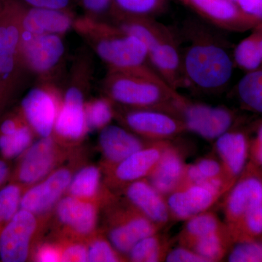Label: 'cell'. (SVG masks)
Masks as SVG:
<instances>
[{"instance_id": "e0dca14e", "label": "cell", "mask_w": 262, "mask_h": 262, "mask_svg": "<svg viewBox=\"0 0 262 262\" xmlns=\"http://www.w3.org/2000/svg\"><path fill=\"white\" fill-rule=\"evenodd\" d=\"M170 141H153L107 169L111 182L124 189L130 183L146 179L154 170Z\"/></svg>"}, {"instance_id": "2e32d148", "label": "cell", "mask_w": 262, "mask_h": 262, "mask_svg": "<svg viewBox=\"0 0 262 262\" xmlns=\"http://www.w3.org/2000/svg\"><path fill=\"white\" fill-rule=\"evenodd\" d=\"M72 177V170L67 168L52 172L46 178L26 189L20 201V209L37 216L48 213L67 192Z\"/></svg>"}, {"instance_id": "6da1fadb", "label": "cell", "mask_w": 262, "mask_h": 262, "mask_svg": "<svg viewBox=\"0 0 262 262\" xmlns=\"http://www.w3.org/2000/svg\"><path fill=\"white\" fill-rule=\"evenodd\" d=\"M210 26L198 20L183 26L180 38L186 46L182 47V69L186 88L216 92L232 78L234 60Z\"/></svg>"}, {"instance_id": "ba28073f", "label": "cell", "mask_w": 262, "mask_h": 262, "mask_svg": "<svg viewBox=\"0 0 262 262\" xmlns=\"http://www.w3.org/2000/svg\"><path fill=\"white\" fill-rule=\"evenodd\" d=\"M116 117L125 128L148 141H170L187 131L178 116L163 110L125 108L116 111Z\"/></svg>"}, {"instance_id": "44dd1931", "label": "cell", "mask_w": 262, "mask_h": 262, "mask_svg": "<svg viewBox=\"0 0 262 262\" xmlns=\"http://www.w3.org/2000/svg\"><path fill=\"white\" fill-rule=\"evenodd\" d=\"M100 131L99 146L107 169L153 142L117 125H108Z\"/></svg>"}, {"instance_id": "e575fe53", "label": "cell", "mask_w": 262, "mask_h": 262, "mask_svg": "<svg viewBox=\"0 0 262 262\" xmlns=\"http://www.w3.org/2000/svg\"><path fill=\"white\" fill-rule=\"evenodd\" d=\"M237 94L243 103L262 113V70L249 72L239 80Z\"/></svg>"}, {"instance_id": "d4e9b609", "label": "cell", "mask_w": 262, "mask_h": 262, "mask_svg": "<svg viewBox=\"0 0 262 262\" xmlns=\"http://www.w3.org/2000/svg\"><path fill=\"white\" fill-rule=\"evenodd\" d=\"M189 184H208L225 193L232 188L226 180L220 161L211 158H203L196 163L187 165L181 187Z\"/></svg>"}, {"instance_id": "7dc6e473", "label": "cell", "mask_w": 262, "mask_h": 262, "mask_svg": "<svg viewBox=\"0 0 262 262\" xmlns=\"http://www.w3.org/2000/svg\"><path fill=\"white\" fill-rule=\"evenodd\" d=\"M10 91V89L9 88L0 84V110H2L3 106H4L5 104L7 98H8V95H9Z\"/></svg>"}, {"instance_id": "d6986e66", "label": "cell", "mask_w": 262, "mask_h": 262, "mask_svg": "<svg viewBox=\"0 0 262 262\" xmlns=\"http://www.w3.org/2000/svg\"><path fill=\"white\" fill-rule=\"evenodd\" d=\"M95 201L70 194L61 198L56 206L58 222L75 237L92 236L98 222V206Z\"/></svg>"}, {"instance_id": "52a82bcc", "label": "cell", "mask_w": 262, "mask_h": 262, "mask_svg": "<svg viewBox=\"0 0 262 262\" xmlns=\"http://www.w3.org/2000/svg\"><path fill=\"white\" fill-rule=\"evenodd\" d=\"M175 115L191 131L207 140H215L230 130L233 124L232 112L223 106L195 103L179 94L174 103Z\"/></svg>"}, {"instance_id": "8fae6325", "label": "cell", "mask_w": 262, "mask_h": 262, "mask_svg": "<svg viewBox=\"0 0 262 262\" xmlns=\"http://www.w3.org/2000/svg\"><path fill=\"white\" fill-rule=\"evenodd\" d=\"M22 30L16 0H0V84L11 89L20 63Z\"/></svg>"}, {"instance_id": "83f0119b", "label": "cell", "mask_w": 262, "mask_h": 262, "mask_svg": "<svg viewBox=\"0 0 262 262\" xmlns=\"http://www.w3.org/2000/svg\"><path fill=\"white\" fill-rule=\"evenodd\" d=\"M232 236L227 225L196 241L191 249L204 257L208 262L223 259L232 242Z\"/></svg>"}, {"instance_id": "7402d4cb", "label": "cell", "mask_w": 262, "mask_h": 262, "mask_svg": "<svg viewBox=\"0 0 262 262\" xmlns=\"http://www.w3.org/2000/svg\"><path fill=\"white\" fill-rule=\"evenodd\" d=\"M186 167L181 151L170 141L146 179L162 195L167 196L182 185Z\"/></svg>"}, {"instance_id": "9a60e30c", "label": "cell", "mask_w": 262, "mask_h": 262, "mask_svg": "<svg viewBox=\"0 0 262 262\" xmlns=\"http://www.w3.org/2000/svg\"><path fill=\"white\" fill-rule=\"evenodd\" d=\"M225 194L222 189L208 184H189L165 198L171 220L187 221L208 211Z\"/></svg>"}, {"instance_id": "1f68e13d", "label": "cell", "mask_w": 262, "mask_h": 262, "mask_svg": "<svg viewBox=\"0 0 262 262\" xmlns=\"http://www.w3.org/2000/svg\"><path fill=\"white\" fill-rule=\"evenodd\" d=\"M27 187L10 182L0 189V234L20 209V201Z\"/></svg>"}, {"instance_id": "f1b7e54d", "label": "cell", "mask_w": 262, "mask_h": 262, "mask_svg": "<svg viewBox=\"0 0 262 262\" xmlns=\"http://www.w3.org/2000/svg\"><path fill=\"white\" fill-rule=\"evenodd\" d=\"M101 170L95 165L83 167L72 177L67 192L70 195L96 201L101 184Z\"/></svg>"}, {"instance_id": "f35d334b", "label": "cell", "mask_w": 262, "mask_h": 262, "mask_svg": "<svg viewBox=\"0 0 262 262\" xmlns=\"http://www.w3.org/2000/svg\"><path fill=\"white\" fill-rule=\"evenodd\" d=\"M84 11V15L92 18L103 19L110 15L113 0H77Z\"/></svg>"}, {"instance_id": "ffe728a7", "label": "cell", "mask_w": 262, "mask_h": 262, "mask_svg": "<svg viewBox=\"0 0 262 262\" xmlns=\"http://www.w3.org/2000/svg\"><path fill=\"white\" fill-rule=\"evenodd\" d=\"M123 190L129 204L162 228L172 220L166 198L158 192L147 179L130 183Z\"/></svg>"}, {"instance_id": "8d00e7d4", "label": "cell", "mask_w": 262, "mask_h": 262, "mask_svg": "<svg viewBox=\"0 0 262 262\" xmlns=\"http://www.w3.org/2000/svg\"><path fill=\"white\" fill-rule=\"evenodd\" d=\"M88 261L118 262L125 259L122 253L117 251L110 241L103 237L92 239L88 246Z\"/></svg>"}, {"instance_id": "7a4b0ae2", "label": "cell", "mask_w": 262, "mask_h": 262, "mask_svg": "<svg viewBox=\"0 0 262 262\" xmlns=\"http://www.w3.org/2000/svg\"><path fill=\"white\" fill-rule=\"evenodd\" d=\"M73 29L108 70L158 74L144 42L113 22L84 15L75 18Z\"/></svg>"}, {"instance_id": "836d02e7", "label": "cell", "mask_w": 262, "mask_h": 262, "mask_svg": "<svg viewBox=\"0 0 262 262\" xmlns=\"http://www.w3.org/2000/svg\"><path fill=\"white\" fill-rule=\"evenodd\" d=\"M34 132L28 123L24 124L10 135L0 136V154L8 160L19 158L33 144Z\"/></svg>"}, {"instance_id": "ab89813d", "label": "cell", "mask_w": 262, "mask_h": 262, "mask_svg": "<svg viewBox=\"0 0 262 262\" xmlns=\"http://www.w3.org/2000/svg\"><path fill=\"white\" fill-rule=\"evenodd\" d=\"M61 261H88V246L81 242L61 244Z\"/></svg>"}, {"instance_id": "74e56055", "label": "cell", "mask_w": 262, "mask_h": 262, "mask_svg": "<svg viewBox=\"0 0 262 262\" xmlns=\"http://www.w3.org/2000/svg\"><path fill=\"white\" fill-rule=\"evenodd\" d=\"M230 262L262 261V242L249 241L239 243L229 253Z\"/></svg>"}, {"instance_id": "f6af8a7d", "label": "cell", "mask_w": 262, "mask_h": 262, "mask_svg": "<svg viewBox=\"0 0 262 262\" xmlns=\"http://www.w3.org/2000/svg\"><path fill=\"white\" fill-rule=\"evenodd\" d=\"M11 171L7 160L0 159V189L5 185V183L10 180Z\"/></svg>"}, {"instance_id": "4dcf8cb0", "label": "cell", "mask_w": 262, "mask_h": 262, "mask_svg": "<svg viewBox=\"0 0 262 262\" xmlns=\"http://www.w3.org/2000/svg\"><path fill=\"white\" fill-rule=\"evenodd\" d=\"M84 110L89 130H102L116 117L115 103L104 95L86 101Z\"/></svg>"}, {"instance_id": "4316f807", "label": "cell", "mask_w": 262, "mask_h": 262, "mask_svg": "<svg viewBox=\"0 0 262 262\" xmlns=\"http://www.w3.org/2000/svg\"><path fill=\"white\" fill-rule=\"evenodd\" d=\"M170 249V239L158 232L139 241L127 254V258L134 262L165 261Z\"/></svg>"}, {"instance_id": "7bdbcfd3", "label": "cell", "mask_w": 262, "mask_h": 262, "mask_svg": "<svg viewBox=\"0 0 262 262\" xmlns=\"http://www.w3.org/2000/svg\"><path fill=\"white\" fill-rule=\"evenodd\" d=\"M24 4L42 9L72 11V0H20Z\"/></svg>"}, {"instance_id": "d6a6232c", "label": "cell", "mask_w": 262, "mask_h": 262, "mask_svg": "<svg viewBox=\"0 0 262 262\" xmlns=\"http://www.w3.org/2000/svg\"><path fill=\"white\" fill-rule=\"evenodd\" d=\"M228 229L233 241L238 243L249 241L252 236L261 234L262 203L250 208L235 225Z\"/></svg>"}, {"instance_id": "d590c367", "label": "cell", "mask_w": 262, "mask_h": 262, "mask_svg": "<svg viewBox=\"0 0 262 262\" xmlns=\"http://www.w3.org/2000/svg\"><path fill=\"white\" fill-rule=\"evenodd\" d=\"M233 58L236 64L248 72L258 70L262 64V59L258 49V32L237 45Z\"/></svg>"}, {"instance_id": "b9f144b4", "label": "cell", "mask_w": 262, "mask_h": 262, "mask_svg": "<svg viewBox=\"0 0 262 262\" xmlns=\"http://www.w3.org/2000/svg\"><path fill=\"white\" fill-rule=\"evenodd\" d=\"M165 261L168 262H208L207 259L189 248L179 246L170 249Z\"/></svg>"}, {"instance_id": "ac0fdd59", "label": "cell", "mask_w": 262, "mask_h": 262, "mask_svg": "<svg viewBox=\"0 0 262 262\" xmlns=\"http://www.w3.org/2000/svg\"><path fill=\"white\" fill-rule=\"evenodd\" d=\"M16 10L22 33L64 36L73 29L76 17L72 11L33 8L17 0Z\"/></svg>"}, {"instance_id": "8992f818", "label": "cell", "mask_w": 262, "mask_h": 262, "mask_svg": "<svg viewBox=\"0 0 262 262\" xmlns=\"http://www.w3.org/2000/svg\"><path fill=\"white\" fill-rule=\"evenodd\" d=\"M19 53L22 67L38 80L59 84L67 60L63 36L22 33Z\"/></svg>"}, {"instance_id": "bcb514c9", "label": "cell", "mask_w": 262, "mask_h": 262, "mask_svg": "<svg viewBox=\"0 0 262 262\" xmlns=\"http://www.w3.org/2000/svg\"><path fill=\"white\" fill-rule=\"evenodd\" d=\"M255 156L258 163L262 164V125L258 130L257 139L255 146Z\"/></svg>"}, {"instance_id": "30bf717a", "label": "cell", "mask_w": 262, "mask_h": 262, "mask_svg": "<svg viewBox=\"0 0 262 262\" xmlns=\"http://www.w3.org/2000/svg\"><path fill=\"white\" fill-rule=\"evenodd\" d=\"M60 144L53 135L40 138L19 157L10 182L29 187L47 177L61 159Z\"/></svg>"}, {"instance_id": "f546056e", "label": "cell", "mask_w": 262, "mask_h": 262, "mask_svg": "<svg viewBox=\"0 0 262 262\" xmlns=\"http://www.w3.org/2000/svg\"><path fill=\"white\" fill-rule=\"evenodd\" d=\"M168 0H113L110 16L114 19L130 16L154 17L163 13Z\"/></svg>"}, {"instance_id": "60d3db41", "label": "cell", "mask_w": 262, "mask_h": 262, "mask_svg": "<svg viewBox=\"0 0 262 262\" xmlns=\"http://www.w3.org/2000/svg\"><path fill=\"white\" fill-rule=\"evenodd\" d=\"M32 256L35 261H61V245L52 243H45L39 245L33 249Z\"/></svg>"}, {"instance_id": "277c9868", "label": "cell", "mask_w": 262, "mask_h": 262, "mask_svg": "<svg viewBox=\"0 0 262 262\" xmlns=\"http://www.w3.org/2000/svg\"><path fill=\"white\" fill-rule=\"evenodd\" d=\"M101 89L115 104L123 107L163 110L175 115L174 103L179 93L158 74L108 70Z\"/></svg>"}, {"instance_id": "ee69618b", "label": "cell", "mask_w": 262, "mask_h": 262, "mask_svg": "<svg viewBox=\"0 0 262 262\" xmlns=\"http://www.w3.org/2000/svg\"><path fill=\"white\" fill-rule=\"evenodd\" d=\"M241 11L262 21V0H230Z\"/></svg>"}, {"instance_id": "c3c4849f", "label": "cell", "mask_w": 262, "mask_h": 262, "mask_svg": "<svg viewBox=\"0 0 262 262\" xmlns=\"http://www.w3.org/2000/svg\"><path fill=\"white\" fill-rule=\"evenodd\" d=\"M258 45L262 59V32H258Z\"/></svg>"}, {"instance_id": "7c38bea8", "label": "cell", "mask_w": 262, "mask_h": 262, "mask_svg": "<svg viewBox=\"0 0 262 262\" xmlns=\"http://www.w3.org/2000/svg\"><path fill=\"white\" fill-rule=\"evenodd\" d=\"M110 224L108 241L122 255L128 254L141 239L163 229L129 203L113 211Z\"/></svg>"}, {"instance_id": "5bb4252c", "label": "cell", "mask_w": 262, "mask_h": 262, "mask_svg": "<svg viewBox=\"0 0 262 262\" xmlns=\"http://www.w3.org/2000/svg\"><path fill=\"white\" fill-rule=\"evenodd\" d=\"M212 27L227 31H241L259 23L230 0H178Z\"/></svg>"}, {"instance_id": "9c48e42d", "label": "cell", "mask_w": 262, "mask_h": 262, "mask_svg": "<svg viewBox=\"0 0 262 262\" xmlns=\"http://www.w3.org/2000/svg\"><path fill=\"white\" fill-rule=\"evenodd\" d=\"M61 99L58 84L40 81L24 96L20 111L36 135H53Z\"/></svg>"}, {"instance_id": "3957f363", "label": "cell", "mask_w": 262, "mask_h": 262, "mask_svg": "<svg viewBox=\"0 0 262 262\" xmlns=\"http://www.w3.org/2000/svg\"><path fill=\"white\" fill-rule=\"evenodd\" d=\"M113 22L144 42L151 65L165 83L177 91L186 88L182 42L175 31L154 17H122L114 19Z\"/></svg>"}, {"instance_id": "484cf974", "label": "cell", "mask_w": 262, "mask_h": 262, "mask_svg": "<svg viewBox=\"0 0 262 262\" xmlns=\"http://www.w3.org/2000/svg\"><path fill=\"white\" fill-rule=\"evenodd\" d=\"M225 225L213 212H203L186 221L185 225L179 234V244L191 249L196 241Z\"/></svg>"}, {"instance_id": "4fadbf2b", "label": "cell", "mask_w": 262, "mask_h": 262, "mask_svg": "<svg viewBox=\"0 0 262 262\" xmlns=\"http://www.w3.org/2000/svg\"><path fill=\"white\" fill-rule=\"evenodd\" d=\"M38 226L37 215L20 208L0 234L1 261H27L32 256Z\"/></svg>"}, {"instance_id": "cb8c5ba5", "label": "cell", "mask_w": 262, "mask_h": 262, "mask_svg": "<svg viewBox=\"0 0 262 262\" xmlns=\"http://www.w3.org/2000/svg\"><path fill=\"white\" fill-rule=\"evenodd\" d=\"M215 149L220 156L226 180L232 187L247 158V141L242 133L229 130L215 139Z\"/></svg>"}, {"instance_id": "5b68a950", "label": "cell", "mask_w": 262, "mask_h": 262, "mask_svg": "<svg viewBox=\"0 0 262 262\" xmlns=\"http://www.w3.org/2000/svg\"><path fill=\"white\" fill-rule=\"evenodd\" d=\"M94 73L92 52L81 49L72 61L53 129V136L63 145L79 142L89 131L84 105Z\"/></svg>"}, {"instance_id": "603a6c76", "label": "cell", "mask_w": 262, "mask_h": 262, "mask_svg": "<svg viewBox=\"0 0 262 262\" xmlns=\"http://www.w3.org/2000/svg\"><path fill=\"white\" fill-rule=\"evenodd\" d=\"M261 203L262 183L255 177L243 179L229 191L222 204L225 225L230 228L250 208Z\"/></svg>"}]
</instances>
